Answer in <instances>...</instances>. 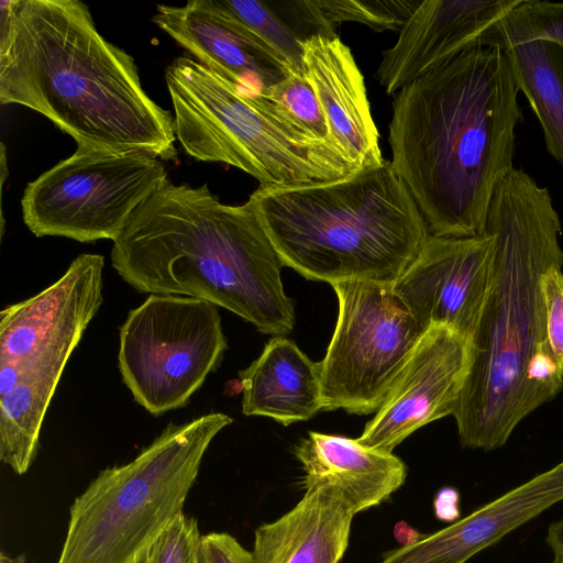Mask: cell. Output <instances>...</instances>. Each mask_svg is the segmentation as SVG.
<instances>
[{
	"label": "cell",
	"instance_id": "5bb4252c",
	"mask_svg": "<svg viewBox=\"0 0 563 563\" xmlns=\"http://www.w3.org/2000/svg\"><path fill=\"white\" fill-rule=\"evenodd\" d=\"M520 0H426L383 53L376 78L387 95L481 42Z\"/></svg>",
	"mask_w": 563,
	"mask_h": 563
},
{
	"label": "cell",
	"instance_id": "d4e9b609",
	"mask_svg": "<svg viewBox=\"0 0 563 563\" xmlns=\"http://www.w3.org/2000/svg\"><path fill=\"white\" fill-rule=\"evenodd\" d=\"M201 537L197 520L179 514L155 541L156 563H199Z\"/></svg>",
	"mask_w": 563,
	"mask_h": 563
},
{
	"label": "cell",
	"instance_id": "ac0fdd59",
	"mask_svg": "<svg viewBox=\"0 0 563 563\" xmlns=\"http://www.w3.org/2000/svg\"><path fill=\"white\" fill-rule=\"evenodd\" d=\"M353 517L334 489L308 488L294 508L255 530L252 563H340Z\"/></svg>",
	"mask_w": 563,
	"mask_h": 563
},
{
	"label": "cell",
	"instance_id": "6da1fadb",
	"mask_svg": "<svg viewBox=\"0 0 563 563\" xmlns=\"http://www.w3.org/2000/svg\"><path fill=\"white\" fill-rule=\"evenodd\" d=\"M484 232L493 240L492 283L452 416L461 445L488 452L563 388V368L545 341L540 291L542 274L563 266V250L548 188L520 168L495 190Z\"/></svg>",
	"mask_w": 563,
	"mask_h": 563
},
{
	"label": "cell",
	"instance_id": "5b68a950",
	"mask_svg": "<svg viewBox=\"0 0 563 563\" xmlns=\"http://www.w3.org/2000/svg\"><path fill=\"white\" fill-rule=\"evenodd\" d=\"M284 265L307 279L394 285L430 233L391 163L249 198Z\"/></svg>",
	"mask_w": 563,
	"mask_h": 563
},
{
	"label": "cell",
	"instance_id": "4dcf8cb0",
	"mask_svg": "<svg viewBox=\"0 0 563 563\" xmlns=\"http://www.w3.org/2000/svg\"><path fill=\"white\" fill-rule=\"evenodd\" d=\"M552 563H563V555H554Z\"/></svg>",
	"mask_w": 563,
	"mask_h": 563
},
{
	"label": "cell",
	"instance_id": "30bf717a",
	"mask_svg": "<svg viewBox=\"0 0 563 563\" xmlns=\"http://www.w3.org/2000/svg\"><path fill=\"white\" fill-rule=\"evenodd\" d=\"M119 336L123 383L153 416L185 407L228 347L217 306L180 295H150Z\"/></svg>",
	"mask_w": 563,
	"mask_h": 563
},
{
	"label": "cell",
	"instance_id": "e0dca14e",
	"mask_svg": "<svg viewBox=\"0 0 563 563\" xmlns=\"http://www.w3.org/2000/svg\"><path fill=\"white\" fill-rule=\"evenodd\" d=\"M295 455L305 473L303 487L334 489L354 516L389 499L407 477L406 464L393 452L342 435L309 431Z\"/></svg>",
	"mask_w": 563,
	"mask_h": 563
},
{
	"label": "cell",
	"instance_id": "8fae6325",
	"mask_svg": "<svg viewBox=\"0 0 563 563\" xmlns=\"http://www.w3.org/2000/svg\"><path fill=\"white\" fill-rule=\"evenodd\" d=\"M339 313L321 367L322 410L377 411L426 330L393 285L332 283Z\"/></svg>",
	"mask_w": 563,
	"mask_h": 563
},
{
	"label": "cell",
	"instance_id": "7402d4cb",
	"mask_svg": "<svg viewBox=\"0 0 563 563\" xmlns=\"http://www.w3.org/2000/svg\"><path fill=\"white\" fill-rule=\"evenodd\" d=\"M257 93L272 114L300 136L333 146L319 100L306 75L290 73L282 81Z\"/></svg>",
	"mask_w": 563,
	"mask_h": 563
},
{
	"label": "cell",
	"instance_id": "d6986e66",
	"mask_svg": "<svg viewBox=\"0 0 563 563\" xmlns=\"http://www.w3.org/2000/svg\"><path fill=\"white\" fill-rule=\"evenodd\" d=\"M239 377L245 416L268 417L289 426L322 409L320 362H312L284 336L271 339Z\"/></svg>",
	"mask_w": 563,
	"mask_h": 563
},
{
	"label": "cell",
	"instance_id": "603a6c76",
	"mask_svg": "<svg viewBox=\"0 0 563 563\" xmlns=\"http://www.w3.org/2000/svg\"><path fill=\"white\" fill-rule=\"evenodd\" d=\"M487 37L500 44L547 40L563 46V3L520 0Z\"/></svg>",
	"mask_w": 563,
	"mask_h": 563
},
{
	"label": "cell",
	"instance_id": "8992f818",
	"mask_svg": "<svg viewBox=\"0 0 563 563\" xmlns=\"http://www.w3.org/2000/svg\"><path fill=\"white\" fill-rule=\"evenodd\" d=\"M231 422L210 412L170 423L134 460L102 470L69 509L57 563H133L183 512L207 449Z\"/></svg>",
	"mask_w": 563,
	"mask_h": 563
},
{
	"label": "cell",
	"instance_id": "484cf974",
	"mask_svg": "<svg viewBox=\"0 0 563 563\" xmlns=\"http://www.w3.org/2000/svg\"><path fill=\"white\" fill-rule=\"evenodd\" d=\"M540 291L544 310L545 341L563 368V272L562 265L547 269L540 278Z\"/></svg>",
	"mask_w": 563,
	"mask_h": 563
},
{
	"label": "cell",
	"instance_id": "7a4b0ae2",
	"mask_svg": "<svg viewBox=\"0 0 563 563\" xmlns=\"http://www.w3.org/2000/svg\"><path fill=\"white\" fill-rule=\"evenodd\" d=\"M518 92L505 46L486 36L395 93L390 163L431 235L483 234L514 168Z\"/></svg>",
	"mask_w": 563,
	"mask_h": 563
},
{
	"label": "cell",
	"instance_id": "9a60e30c",
	"mask_svg": "<svg viewBox=\"0 0 563 563\" xmlns=\"http://www.w3.org/2000/svg\"><path fill=\"white\" fill-rule=\"evenodd\" d=\"M303 65L334 148L357 169L383 164L364 77L351 49L339 36H312L303 42Z\"/></svg>",
	"mask_w": 563,
	"mask_h": 563
},
{
	"label": "cell",
	"instance_id": "3957f363",
	"mask_svg": "<svg viewBox=\"0 0 563 563\" xmlns=\"http://www.w3.org/2000/svg\"><path fill=\"white\" fill-rule=\"evenodd\" d=\"M0 102L43 114L77 146L177 155L170 112L78 0L1 1Z\"/></svg>",
	"mask_w": 563,
	"mask_h": 563
},
{
	"label": "cell",
	"instance_id": "7c38bea8",
	"mask_svg": "<svg viewBox=\"0 0 563 563\" xmlns=\"http://www.w3.org/2000/svg\"><path fill=\"white\" fill-rule=\"evenodd\" d=\"M493 276V240L429 235L416 260L393 285L395 295L427 331L445 325L471 340Z\"/></svg>",
	"mask_w": 563,
	"mask_h": 563
},
{
	"label": "cell",
	"instance_id": "4fadbf2b",
	"mask_svg": "<svg viewBox=\"0 0 563 563\" xmlns=\"http://www.w3.org/2000/svg\"><path fill=\"white\" fill-rule=\"evenodd\" d=\"M472 357L471 340L445 325L429 328L357 441L393 452L416 430L453 415Z\"/></svg>",
	"mask_w": 563,
	"mask_h": 563
},
{
	"label": "cell",
	"instance_id": "4316f807",
	"mask_svg": "<svg viewBox=\"0 0 563 563\" xmlns=\"http://www.w3.org/2000/svg\"><path fill=\"white\" fill-rule=\"evenodd\" d=\"M199 563H252V556L231 534L211 532L201 537Z\"/></svg>",
	"mask_w": 563,
	"mask_h": 563
},
{
	"label": "cell",
	"instance_id": "ba28073f",
	"mask_svg": "<svg viewBox=\"0 0 563 563\" xmlns=\"http://www.w3.org/2000/svg\"><path fill=\"white\" fill-rule=\"evenodd\" d=\"M176 139L191 157L234 166L260 186L343 177L355 168L329 144L310 142L251 92L188 56L165 70Z\"/></svg>",
	"mask_w": 563,
	"mask_h": 563
},
{
	"label": "cell",
	"instance_id": "277c9868",
	"mask_svg": "<svg viewBox=\"0 0 563 563\" xmlns=\"http://www.w3.org/2000/svg\"><path fill=\"white\" fill-rule=\"evenodd\" d=\"M111 264L140 292L203 299L275 336L295 325L285 265L250 199L225 205L207 185L167 179L113 241Z\"/></svg>",
	"mask_w": 563,
	"mask_h": 563
},
{
	"label": "cell",
	"instance_id": "ffe728a7",
	"mask_svg": "<svg viewBox=\"0 0 563 563\" xmlns=\"http://www.w3.org/2000/svg\"><path fill=\"white\" fill-rule=\"evenodd\" d=\"M208 3L300 76L305 75L303 42L317 35H336L317 0H208Z\"/></svg>",
	"mask_w": 563,
	"mask_h": 563
},
{
	"label": "cell",
	"instance_id": "9c48e42d",
	"mask_svg": "<svg viewBox=\"0 0 563 563\" xmlns=\"http://www.w3.org/2000/svg\"><path fill=\"white\" fill-rule=\"evenodd\" d=\"M167 179L162 161L145 152L77 146L27 184L23 221L36 236L115 241L134 211Z\"/></svg>",
	"mask_w": 563,
	"mask_h": 563
},
{
	"label": "cell",
	"instance_id": "44dd1931",
	"mask_svg": "<svg viewBox=\"0 0 563 563\" xmlns=\"http://www.w3.org/2000/svg\"><path fill=\"white\" fill-rule=\"evenodd\" d=\"M501 45L517 87L541 124L548 151L563 165V46L547 40Z\"/></svg>",
	"mask_w": 563,
	"mask_h": 563
},
{
	"label": "cell",
	"instance_id": "83f0119b",
	"mask_svg": "<svg viewBox=\"0 0 563 563\" xmlns=\"http://www.w3.org/2000/svg\"><path fill=\"white\" fill-rule=\"evenodd\" d=\"M545 542L554 555H563V518L549 526Z\"/></svg>",
	"mask_w": 563,
	"mask_h": 563
},
{
	"label": "cell",
	"instance_id": "f1b7e54d",
	"mask_svg": "<svg viewBox=\"0 0 563 563\" xmlns=\"http://www.w3.org/2000/svg\"><path fill=\"white\" fill-rule=\"evenodd\" d=\"M156 544L155 542L143 550L133 561V563H156Z\"/></svg>",
	"mask_w": 563,
	"mask_h": 563
},
{
	"label": "cell",
	"instance_id": "f546056e",
	"mask_svg": "<svg viewBox=\"0 0 563 563\" xmlns=\"http://www.w3.org/2000/svg\"><path fill=\"white\" fill-rule=\"evenodd\" d=\"M0 563H26V556L24 554L11 556L2 552L0 554Z\"/></svg>",
	"mask_w": 563,
	"mask_h": 563
},
{
	"label": "cell",
	"instance_id": "52a82bcc",
	"mask_svg": "<svg viewBox=\"0 0 563 563\" xmlns=\"http://www.w3.org/2000/svg\"><path fill=\"white\" fill-rule=\"evenodd\" d=\"M104 258L78 255L54 284L0 313V459L27 472L63 371L102 303Z\"/></svg>",
	"mask_w": 563,
	"mask_h": 563
},
{
	"label": "cell",
	"instance_id": "cb8c5ba5",
	"mask_svg": "<svg viewBox=\"0 0 563 563\" xmlns=\"http://www.w3.org/2000/svg\"><path fill=\"white\" fill-rule=\"evenodd\" d=\"M324 18L334 26L342 22H358L382 32L400 31L419 0H317Z\"/></svg>",
	"mask_w": 563,
	"mask_h": 563
},
{
	"label": "cell",
	"instance_id": "2e32d148",
	"mask_svg": "<svg viewBox=\"0 0 563 563\" xmlns=\"http://www.w3.org/2000/svg\"><path fill=\"white\" fill-rule=\"evenodd\" d=\"M152 22L196 60L247 91L258 92L291 73L242 30L217 13L208 0H191L183 7L158 4Z\"/></svg>",
	"mask_w": 563,
	"mask_h": 563
}]
</instances>
